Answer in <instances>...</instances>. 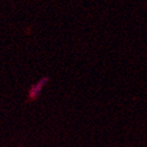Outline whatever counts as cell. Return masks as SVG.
I'll return each mask as SVG.
<instances>
[{
    "label": "cell",
    "instance_id": "6da1fadb",
    "mask_svg": "<svg viewBox=\"0 0 147 147\" xmlns=\"http://www.w3.org/2000/svg\"><path fill=\"white\" fill-rule=\"evenodd\" d=\"M47 80H48L47 78H42L40 82H38L36 85L32 86V87L30 88V91H29V98L30 99L37 98V97L40 95V93H41V91H42L43 88H44V86L46 85Z\"/></svg>",
    "mask_w": 147,
    "mask_h": 147
}]
</instances>
